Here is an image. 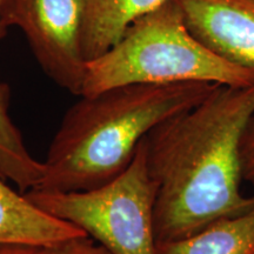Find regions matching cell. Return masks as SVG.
Wrapping results in <instances>:
<instances>
[{"label": "cell", "instance_id": "obj_1", "mask_svg": "<svg viewBox=\"0 0 254 254\" xmlns=\"http://www.w3.org/2000/svg\"><path fill=\"white\" fill-rule=\"evenodd\" d=\"M254 116V84L218 85L192 109L145 136L146 163L157 185L158 243L190 237L254 206L241 190V139Z\"/></svg>", "mask_w": 254, "mask_h": 254}, {"label": "cell", "instance_id": "obj_2", "mask_svg": "<svg viewBox=\"0 0 254 254\" xmlns=\"http://www.w3.org/2000/svg\"><path fill=\"white\" fill-rule=\"evenodd\" d=\"M218 85L209 82L128 84L81 95L64 116L34 190L97 189L126 170L154 127L192 109Z\"/></svg>", "mask_w": 254, "mask_h": 254}, {"label": "cell", "instance_id": "obj_3", "mask_svg": "<svg viewBox=\"0 0 254 254\" xmlns=\"http://www.w3.org/2000/svg\"><path fill=\"white\" fill-rule=\"evenodd\" d=\"M254 84V73L226 62L190 33L176 0L141 15L118 43L86 64L81 95L128 84ZM80 95V97H81Z\"/></svg>", "mask_w": 254, "mask_h": 254}, {"label": "cell", "instance_id": "obj_4", "mask_svg": "<svg viewBox=\"0 0 254 254\" xmlns=\"http://www.w3.org/2000/svg\"><path fill=\"white\" fill-rule=\"evenodd\" d=\"M144 140L126 170L97 189L31 190L25 194L43 211L80 228L111 254H158L157 185L148 172Z\"/></svg>", "mask_w": 254, "mask_h": 254}, {"label": "cell", "instance_id": "obj_5", "mask_svg": "<svg viewBox=\"0 0 254 254\" xmlns=\"http://www.w3.org/2000/svg\"><path fill=\"white\" fill-rule=\"evenodd\" d=\"M84 13V0H4L7 27L20 28L43 71L79 97L87 64L81 52Z\"/></svg>", "mask_w": 254, "mask_h": 254}, {"label": "cell", "instance_id": "obj_6", "mask_svg": "<svg viewBox=\"0 0 254 254\" xmlns=\"http://www.w3.org/2000/svg\"><path fill=\"white\" fill-rule=\"evenodd\" d=\"M190 33L226 62L254 73V0H176Z\"/></svg>", "mask_w": 254, "mask_h": 254}, {"label": "cell", "instance_id": "obj_7", "mask_svg": "<svg viewBox=\"0 0 254 254\" xmlns=\"http://www.w3.org/2000/svg\"><path fill=\"white\" fill-rule=\"evenodd\" d=\"M0 176V244L52 247L73 238L87 236L71 222L53 217L15 192Z\"/></svg>", "mask_w": 254, "mask_h": 254}, {"label": "cell", "instance_id": "obj_8", "mask_svg": "<svg viewBox=\"0 0 254 254\" xmlns=\"http://www.w3.org/2000/svg\"><path fill=\"white\" fill-rule=\"evenodd\" d=\"M167 0H84L81 52L86 63L116 45L133 21Z\"/></svg>", "mask_w": 254, "mask_h": 254}, {"label": "cell", "instance_id": "obj_9", "mask_svg": "<svg viewBox=\"0 0 254 254\" xmlns=\"http://www.w3.org/2000/svg\"><path fill=\"white\" fill-rule=\"evenodd\" d=\"M158 254H254V206L190 237L158 243Z\"/></svg>", "mask_w": 254, "mask_h": 254}, {"label": "cell", "instance_id": "obj_10", "mask_svg": "<svg viewBox=\"0 0 254 254\" xmlns=\"http://www.w3.org/2000/svg\"><path fill=\"white\" fill-rule=\"evenodd\" d=\"M11 87L0 82V176L11 180L21 193L37 189L44 177V164L32 157L9 114Z\"/></svg>", "mask_w": 254, "mask_h": 254}, {"label": "cell", "instance_id": "obj_11", "mask_svg": "<svg viewBox=\"0 0 254 254\" xmlns=\"http://www.w3.org/2000/svg\"><path fill=\"white\" fill-rule=\"evenodd\" d=\"M45 254H111L109 251L88 236H81L52 247H47Z\"/></svg>", "mask_w": 254, "mask_h": 254}, {"label": "cell", "instance_id": "obj_12", "mask_svg": "<svg viewBox=\"0 0 254 254\" xmlns=\"http://www.w3.org/2000/svg\"><path fill=\"white\" fill-rule=\"evenodd\" d=\"M240 158L243 180L254 186V116L247 124L241 139Z\"/></svg>", "mask_w": 254, "mask_h": 254}, {"label": "cell", "instance_id": "obj_13", "mask_svg": "<svg viewBox=\"0 0 254 254\" xmlns=\"http://www.w3.org/2000/svg\"><path fill=\"white\" fill-rule=\"evenodd\" d=\"M46 247L23 245V244H0V254H45Z\"/></svg>", "mask_w": 254, "mask_h": 254}, {"label": "cell", "instance_id": "obj_14", "mask_svg": "<svg viewBox=\"0 0 254 254\" xmlns=\"http://www.w3.org/2000/svg\"><path fill=\"white\" fill-rule=\"evenodd\" d=\"M7 28L4 19V0H0V41L6 36Z\"/></svg>", "mask_w": 254, "mask_h": 254}]
</instances>
